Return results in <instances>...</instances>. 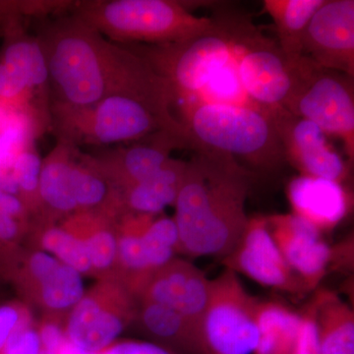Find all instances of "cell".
I'll list each match as a JSON object with an SVG mask.
<instances>
[{
	"mask_svg": "<svg viewBox=\"0 0 354 354\" xmlns=\"http://www.w3.org/2000/svg\"><path fill=\"white\" fill-rule=\"evenodd\" d=\"M36 37L48 66L50 106L81 109L113 95L130 97L152 109L190 145L185 127L172 114L171 86L143 57L70 12L39 21Z\"/></svg>",
	"mask_w": 354,
	"mask_h": 354,
	"instance_id": "6da1fadb",
	"label": "cell"
},
{
	"mask_svg": "<svg viewBox=\"0 0 354 354\" xmlns=\"http://www.w3.org/2000/svg\"><path fill=\"white\" fill-rule=\"evenodd\" d=\"M249 172L235 158L195 151L174 204L180 253L225 258L241 239L248 216Z\"/></svg>",
	"mask_w": 354,
	"mask_h": 354,
	"instance_id": "7a4b0ae2",
	"label": "cell"
},
{
	"mask_svg": "<svg viewBox=\"0 0 354 354\" xmlns=\"http://www.w3.org/2000/svg\"><path fill=\"white\" fill-rule=\"evenodd\" d=\"M191 149L230 156L261 171H272L286 162L271 111L225 104L183 106Z\"/></svg>",
	"mask_w": 354,
	"mask_h": 354,
	"instance_id": "3957f363",
	"label": "cell"
},
{
	"mask_svg": "<svg viewBox=\"0 0 354 354\" xmlns=\"http://www.w3.org/2000/svg\"><path fill=\"white\" fill-rule=\"evenodd\" d=\"M69 12L120 44L181 43L209 31L215 18L199 17L176 0H85Z\"/></svg>",
	"mask_w": 354,
	"mask_h": 354,
	"instance_id": "277c9868",
	"label": "cell"
},
{
	"mask_svg": "<svg viewBox=\"0 0 354 354\" xmlns=\"http://www.w3.org/2000/svg\"><path fill=\"white\" fill-rule=\"evenodd\" d=\"M214 18L211 30L181 43L123 46L143 57L169 84L176 102L185 104L234 57L239 15L223 12Z\"/></svg>",
	"mask_w": 354,
	"mask_h": 354,
	"instance_id": "5b68a950",
	"label": "cell"
},
{
	"mask_svg": "<svg viewBox=\"0 0 354 354\" xmlns=\"http://www.w3.org/2000/svg\"><path fill=\"white\" fill-rule=\"evenodd\" d=\"M50 124L57 139L77 148L86 145L101 149L131 143L162 129L179 136L152 109L121 95L106 97L87 108L50 104Z\"/></svg>",
	"mask_w": 354,
	"mask_h": 354,
	"instance_id": "8992f818",
	"label": "cell"
},
{
	"mask_svg": "<svg viewBox=\"0 0 354 354\" xmlns=\"http://www.w3.org/2000/svg\"><path fill=\"white\" fill-rule=\"evenodd\" d=\"M285 109L311 121L326 135L341 139L353 162V77L323 68L304 57L297 65V83Z\"/></svg>",
	"mask_w": 354,
	"mask_h": 354,
	"instance_id": "52a82bcc",
	"label": "cell"
},
{
	"mask_svg": "<svg viewBox=\"0 0 354 354\" xmlns=\"http://www.w3.org/2000/svg\"><path fill=\"white\" fill-rule=\"evenodd\" d=\"M259 299L225 269L211 279V292L199 329L201 354H254L258 344Z\"/></svg>",
	"mask_w": 354,
	"mask_h": 354,
	"instance_id": "ba28073f",
	"label": "cell"
},
{
	"mask_svg": "<svg viewBox=\"0 0 354 354\" xmlns=\"http://www.w3.org/2000/svg\"><path fill=\"white\" fill-rule=\"evenodd\" d=\"M234 59L237 76L247 97L268 111L285 109L297 77L279 44L265 37L250 20L239 16Z\"/></svg>",
	"mask_w": 354,
	"mask_h": 354,
	"instance_id": "9c48e42d",
	"label": "cell"
},
{
	"mask_svg": "<svg viewBox=\"0 0 354 354\" xmlns=\"http://www.w3.org/2000/svg\"><path fill=\"white\" fill-rule=\"evenodd\" d=\"M15 288L20 301L34 306L44 317L66 320L82 298V274L50 254L23 245L0 272ZM64 320V321H65Z\"/></svg>",
	"mask_w": 354,
	"mask_h": 354,
	"instance_id": "30bf717a",
	"label": "cell"
},
{
	"mask_svg": "<svg viewBox=\"0 0 354 354\" xmlns=\"http://www.w3.org/2000/svg\"><path fill=\"white\" fill-rule=\"evenodd\" d=\"M118 279L136 297L158 270L180 253L174 218L122 213L115 221Z\"/></svg>",
	"mask_w": 354,
	"mask_h": 354,
	"instance_id": "8fae6325",
	"label": "cell"
},
{
	"mask_svg": "<svg viewBox=\"0 0 354 354\" xmlns=\"http://www.w3.org/2000/svg\"><path fill=\"white\" fill-rule=\"evenodd\" d=\"M137 309L138 300L120 279H97L67 315L65 335L74 346L101 353L134 323Z\"/></svg>",
	"mask_w": 354,
	"mask_h": 354,
	"instance_id": "7c38bea8",
	"label": "cell"
},
{
	"mask_svg": "<svg viewBox=\"0 0 354 354\" xmlns=\"http://www.w3.org/2000/svg\"><path fill=\"white\" fill-rule=\"evenodd\" d=\"M271 114L286 162L295 167L300 176L344 184L348 167L342 156L329 145L327 135L321 128L285 109H272Z\"/></svg>",
	"mask_w": 354,
	"mask_h": 354,
	"instance_id": "4fadbf2b",
	"label": "cell"
},
{
	"mask_svg": "<svg viewBox=\"0 0 354 354\" xmlns=\"http://www.w3.org/2000/svg\"><path fill=\"white\" fill-rule=\"evenodd\" d=\"M223 262L227 269L268 288L292 295L308 291L279 252L266 216L249 218L241 239Z\"/></svg>",
	"mask_w": 354,
	"mask_h": 354,
	"instance_id": "5bb4252c",
	"label": "cell"
},
{
	"mask_svg": "<svg viewBox=\"0 0 354 354\" xmlns=\"http://www.w3.org/2000/svg\"><path fill=\"white\" fill-rule=\"evenodd\" d=\"M302 55L323 68L354 77L353 0H326L305 30Z\"/></svg>",
	"mask_w": 354,
	"mask_h": 354,
	"instance_id": "9a60e30c",
	"label": "cell"
},
{
	"mask_svg": "<svg viewBox=\"0 0 354 354\" xmlns=\"http://www.w3.org/2000/svg\"><path fill=\"white\" fill-rule=\"evenodd\" d=\"M179 148H188L186 142L162 129L131 143L95 149L90 155L120 192L153 176L171 158L172 151Z\"/></svg>",
	"mask_w": 354,
	"mask_h": 354,
	"instance_id": "2e32d148",
	"label": "cell"
},
{
	"mask_svg": "<svg viewBox=\"0 0 354 354\" xmlns=\"http://www.w3.org/2000/svg\"><path fill=\"white\" fill-rule=\"evenodd\" d=\"M272 239L307 290L320 285L332 265L333 249L322 234L292 215L266 216Z\"/></svg>",
	"mask_w": 354,
	"mask_h": 354,
	"instance_id": "e0dca14e",
	"label": "cell"
},
{
	"mask_svg": "<svg viewBox=\"0 0 354 354\" xmlns=\"http://www.w3.org/2000/svg\"><path fill=\"white\" fill-rule=\"evenodd\" d=\"M209 292L211 279L205 272L192 263L176 257L148 279L136 298L176 310L199 333Z\"/></svg>",
	"mask_w": 354,
	"mask_h": 354,
	"instance_id": "ac0fdd59",
	"label": "cell"
},
{
	"mask_svg": "<svg viewBox=\"0 0 354 354\" xmlns=\"http://www.w3.org/2000/svg\"><path fill=\"white\" fill-rule=\"evenodd\" d=\"M286 194L292 215L322 234L337 227L353 204L344 184L302 176L288 183Z\"/></svg>",
	"mask_w": 354,
	"mask_h": 354,
	"instance_id": "d6986e66",
	"label": "cell"
},
{
	"mask_svg": "<svg viewBox=\"0 0 354 354\" xmlns=\"http://www.w3.org/2000/svg\"><path fill=\"white\" fill-rule=\"evenodd\" d=\"M23 16L14 18L3 32L0 62L32 91L41 108L50 113V81L48 66L36 36L28 34L21 24Z\"/></svg>",
	"mask_w": 354,
	"mask_h": 354,
	"instance_id": "ffe728a7",
	"label": "cell"
},
{
	"mask_svg": "<svg viewBox=\"0 0 354 354\" xmlns=\"http://www.w3.org/2000/svg\"><path fill=\"white\" fill-rule=\"evenodd\" d=\"M77 147L65 140L57 143L41 160L39 176V214L32 220L57 221L77 213L70 189V167Z\"/></svg>",
	"mask_w": 354,
	"mask_h": 354,
	"instance_id": "44dd1931",
	"label": "cell"
},
{
	"mask_svg": "<svg viewBox=\"0 0 354 354\" xmlns=\"http://www.w3.org/2000/svg\"><path fill=\"white\" fill-rule=\"evenodd\" d=\"M115 221L102 214L79 212L58 221L85 247L97 279H118Z\"/></svg>",
	"mask_w": 354,
	"mask_h": 354,
	"instance_id": "7402d4cb",
	"label": "cell"
},
{
	"mask_svg": "<svg viewBox=\"0 0 354 354\" xmlns=\"http://www.w3.org/2000/svg\"><path fill=\"white\" fill-rule=\"evenodd\" d=\"M69 181L77 213L93 212L114 218L122 214L120 191L104 176L90 153H81L76 149Z\"/></svg>",
	"mask_w": 354,
	"mask_h": 354,
	"instance_id": "603a6c76",
	"label": "cell"
},
{
	"mask_svg": "<svg viewBox=\"0 0 354 354\" xmlns=\"http://www.w3.org/2000/svg\"><path fill=\"white\" fill-rule=\"evenodd\" d=\"M187 169V162L169 158L157 172L120 191L122 213L158 215L174 206Z\"/></svg>",
	"mask_w": 354,
	"mask_h": 354,
	"instance_id": "cb8c5ba5",
	"label": "cell"
},
{
	"mask_svg": "<svg viewBox=\"0 0 354 354\" xmlns=\"http://www.w3.org/2000/svg\"><path fill=\"white\" fill-rule=\"evenodd\" d=\"M322 354H354V313L339 295L319 290L310 302Z\"/></svg>",
	"mask_w": 354,
	"mask_h": 354,
	"instance_id": "d4e9b609",
	"label": "cell"
},
{
	"mask_svg": "<svg viewBox=\"0 0 354 354\" xmlns=\"http://www.w3.org/2000/svg\"><path fill=\"white\" fill-rule=\"evenodd\" d=\"M134 323L157 341L156 344L176 353L201 354L199 333L176 310L155 302L138 301Z\"/></svg>",
	"mask_w": 354,
	"mask_h": 354,
	"instance_id": "484cf974",
	"label": "cell"
},
{
	"mask_svg": "<svg viewBox=\"0 0 354 354\" xmlns=\"http://www.w3.org/2000/svg\"><path fill=\"white\" fill-rule=\"evenodd\" d=\"M326 0H264L263 6L271 16L278 32L279 46L291 64L299 62L305 30Z\"/></svg>",
	"mask_w": 354,
	"mask_h": 354,
	"instance_id": "4316f807",
	"label": "cell"
},
{
	"mask_svg": "<svg viewBox=\"0 0 354 354\" xmlns=\"http://www.w3.org/2000/svg\"><path fill=\"white\" fill-rule=\"evenodd\" d=\"M24 245L50 254L82 276L95 278L85 247L58 221L32 220Z\"/></svg>",
	"mask_w": 354,
	"mask_h": 354,
	"instance_id": "83f0119b",
	"label": "cell"
},
{
	"mask_svg": "<svg viewBox=\"0 0 354 354\" xmlns=\"http://www.w3.org/2000/svg\"><path fill=\"white\" fill-rule=\"evenodd\" d=\"M258 344L254 354H290L300 325V314L279 301H261L256 312Z\"/></svg>",
	"mask_w": 354,
	"mask_h": 354,
	"instance_id": "f1b7e54d",
	"label": "cell"
},
{
	"mask_svg": "<svg viewBox=\"0 0 354 354\" xmlns=\"http://www.w3.org/2000/svg\"><path fill=\"white\" fill-rule=\"evenodd\" d=\"M39 121L29 111L0 106V171H10L18 153L34 143Z\"/></svg>",
	"mask_w": 354,
	"mask_h": 354,
	"instance_id": "f546056e",
	"label": "cell"
},
{
	"mask_svg": "<svg viewBox=\"0 0 354 354\" xmlns=\"http://www.w3.org/2000/svg\"><path fill=\"white\" fill-rule=\"evenodd\" d=\"M41 160L34 143L18 153L11 167V176L16 187V196L24 205L31 218L39 214V176Z\"/></svg>",
	"mask_w": 354,
	"mask_h": 354,
	"instance_id": "4dcf8cb0",
	"label": "cell"
},
{
	"mask_svg": "<svg viewBox=\"0 0 354 354\" xmlns=\"http://www.w3.org/2000/svg\"><path fill=\"white\" fill-rule=\"evenodd\" d=\"M30 318H32L31 310L20 300L0 304V354L14 332Z\"/></svg>",
	"mask_w": 354,
	"mask_h": 354,
	"instance_id": "1f68e13d",
	"label": "cell"
},
{
	"mask_svg": "<svg viewBox=\"0 0 354 354\" xmlns=\"http://www.w3.org/2000/svg\"><path fill=\"white\" fill-rule=\"evenodd\" d=\"M41 348L38 330L30 318L11 335L1 354H39Z\"/></svg>",
	"mask_w": 354,
	"mask_h": 354,
	"instance_id": "d6a6232c",
	"label": "cell"
},
{
	"mask_svg": "<svg viewBox=\"0 0 354 354\" xmlns=\"http://www.w3.org/2000/svg\"><path fill=\"white\" fill-rule=\"evenodd\" d=\"M290 354H322L311 304L300 314L299 329Z\"/></svg>",
	"mask_w": 354,
	"mask_h": 354,
	"instance_id": "836d02e7",
	"label": "cell"
},
{
	"mask_svg": "<svg viewBox=\"0 0 354 354\" xmlns=\"http://www.w3.org/2000/svg\"><path fill=\"white\" fill-rule=\"evenodd\" d=\"M64 320L44 317L43 322L39 326L38 333L41 348L57 353L62 344L66 342L64 330Z\"/></svg>",
	"mask_w": 354,
	"mask_h": 354,
	"instance_id": "e575fe53",
	"label": "cell"
},
{
	"mask_svg": "<svg viewBox=\"0 0 354 354\" xmlns=\"http://www.w3.org/2000/svg\"><path fill=\"white\" fill-rule=\"evenodd\" d=\"M101 354H178L156 342L124 339L115 342Z\"/></svg>",
	"mask_w": 354,
	"mask_h": 354,
	"instance_id": "d590c367",
	"label": "cell"
},
{
	"mask_svg": "<svg viewBox=\"0 0 354 354\" xmlns=\"http://www.w3.org/2000/svg\"><path fill=\"white\" fill-rule=\"evenodd\" d=\"M57 354H101V353H88V351H84V349L78 348V346H74L73 344H71L66 339V342L62 344V348L58 351Z\"/></svg>",
	"mask_w": 354,
	"mask_h": 354,
	"instance_id": "8d00e7d4",
	"label": "cell"
},
{
	"mask_svg": "<svg viewBox=\"0 0 354 354\" xmlns=\"http://www.w3.org/2000/svg\"><path fill=\"white\" fill-rule=\"evenodd\" d=\"M39 354H57V353H53V351H46V349L41 348V351H39Z\"/></svg>",
	"mask_w": 354,
	"mask_h": 354,
	"instance_id": "74e56055",
	"label": "cell"
},
{
	"mask_svg": "<svg viewBox=\"0 0 354 354\" xmlns=\"http://www.w3.org/2000/svg\"><path fill=\"white\" fill-rule=\"evenodd\" d=\"M0 279H2L1 278H0Z\"/></svg>",
	"mask_w": 354,
	"mask_h": 354,
	"instance_id": "f35d334b",
	"label": "cell"
}]
</instances>
